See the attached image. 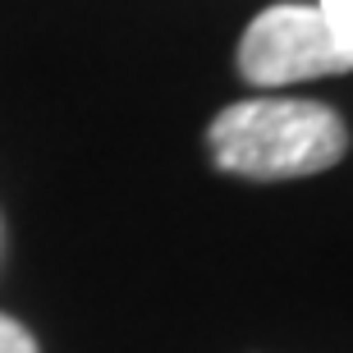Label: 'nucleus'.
<instances>
[{"label": "nucleus", "instance_id": "20e7f679", "mask_svg": "<svg viewBox=\"0 0 353 353\" xmlns=\"http://www.w3.org/2000/svg\"><path fill=\"white\" fill-rule=\"evenodd\" d=\"M0 353H37V340L5 312H0Z\"/></svg>", "mask_w": 353, "mask_h": 353}, {"label": "nucleus", "instance_id": "f03ea898", "mask_svg": "<svg viewBox=\"0 0 353 353\" xmlns=\"http://www.w3.org/2000/svg\"><path fill=\"white\" fill-rule=\"evenodd\" d=\"M239 74L257 88L353 74V51L326 28L316 5H271L239 41Z\"/></svg>", "mask_w": 353, "mask_h": 353}, {"label": "nucleus", "instance_id": "f257e3e1", "mask_svg": "<svg viewBox=\"0 0 353 353\" xmlns=\"http://www.w3.org/2000/svg\"><path fill=\"white\" fill-rule=\"evenodd\" d=\"M211 161L243 179H303L340 165L349 152V124L321 101H234L207 129Z\"/></svg>", "mask_w": 353, "mask_h": 353}, {"label": "nucleus", "instance_id": "7ed1b4c3", "mask_svg": "<svg viewBox=\"0 0 353 353\" xmlns=\"http://www.w3.org/2000/svg\"><path fill=\"white\" fill-rule=\"evenodd\" d=\"M316 14L326 19V28L353 51V0H316Z\"/></svg>", "mask_w": 353, "mask_h": 353}]
</instances>
